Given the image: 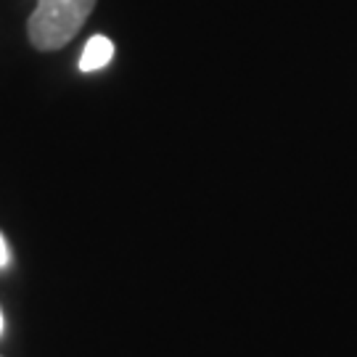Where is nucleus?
Instances as JSON below:
<instances>
[{"label":"nucleus","instance_id":"1","mask_svg":"<svg viewBox=\"0 0 357 357\" xmlns=\"http://www.w3.org/2000/svg\"><path fill=\"white\" fill-rule=\"evenodd\" d=\"M98 0H38L26 19V38L40 53L61 51L79 35Z\"/></svg>","mask_w":357,"mask_h":357},{"label":"nucleus","instance_id":"2","mask_svg":"<svg viewBox=\"0 0 357 357\" xmlns=\"http://www.w3.org/2000/svg\"><path fill=\"white\" fill-rule=\"evenodd\" d=\"M112 56H114V43L109 38H103V35H96V38L88 40L85 51L79 56V69L82 72H96V69L109 64Z\"/></svg>","mask_w":357,"mask_h":357},{"label":"nucleus","instance_id":"3","mask_svg":"<svg viewBox=\"0 0 357 357\" xmlns=\"http://www.w3.org/2000/svg\"><path fill=\"white\" fill-rule=\"evenodd\" d=\"M6 262H8V243L0 233V268H6Z\"/></svg>","mask_w":357,"mask_h":357},{"label":"nucleus","instance_id":"4","mask_svg":"<svg viewBox=\"0 0 357 357\" xmlns=\"http://www.w3.org/2000/svg\"><path fill=\"white\" fill-rule=\"evenodd\" d=\"M0 333H3V312H0Z\"/></svg>","mask_w":357,"mask_h":357}]
</instances>
